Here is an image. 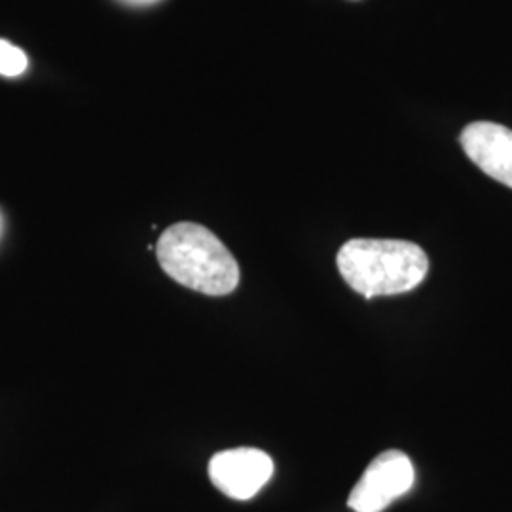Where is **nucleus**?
I'll use <instances>...</instances> for the list:
<instances>
[{
  "label": "nucleus",
  "instance_id": "f257e3e1",
  "mask_svg": "<svg viewBox=\"0 0 512 512\" xmlns=\"http://www.w3.org/2000/svg\"><path fill=\"white\" fill-rule=\"evenodd\" d=\"M156 256L165 274L196 293L226 296L239 285L238 260L202 224L169 226L158 239Z\"/></svg>",
  "mask_w": 512,
  "mask_h": 512
},
{
  "label": "nucleus",
  "instance_id": "f03ea898",
  "mask_svg": "<svg viewBox=\"0 0 512 512\" xmlns=\"http://www.w3.org/2000/svg\"><path fill=\"white\" fill-rule=\"evenodd\" d=\"M336 262L344 281L366 300L414 291L429 272L425 251L403 239H349Z\"/></svg>",
  "mask_w": 512,
  "mask_h": 512
},
{
  "label": "nucleus",
  "instance_id": "7ed1b4c3",
  "mask_svg": "<svg viewBox=\"0 0 512 512\" xmlns=\"http://www.w3.org/2000/svg\"><path fill=\"white\" fill-rule=\"evenodd\" d=\"M416 482L412 459L401 450H387L374 459L349 494L348 505L355 512H382L399 497L408 494Z\"/></svg>",
  "mask_w": 512,
  "mask_h": 512
},
{
  "label": "nucleus",
  "instance_id": "20e7f679",
  "mask_svg": "<svg viewBox=\"0 0 512 512\" xmlns=\"http://www.w3.org/2000/svg\"><path fill=\"white\" fill-rule=\"evenodd\" d=\"M274 476V461L258 448H232L209 461L213 486L236 501L253 499Z\"/></svg>",
  "mask_w": 512,
  "mask_h": 512
},
{
  "label": "nucleus",
  "instance_id": "39448f33",
  "mask_svg": "<svg viewBox=\"0 0 512 512\" xmlns=\"http://www.w3.org/2000/svg\"><path fill=\"white\" fill-rule=\"evenodd\" d=\"M459 143L488 177L512 188V129L494 122H473L461 131Z\"/></svg>",
  "mask_w": 512,
  "mask_h": 512
},
{
  "label": "nucleus",
  "instance_id": "423d86ee",
  "mask_svg": "<svg viewBox=\"0 0 512 512\" xmlns=\"http://www.w3.org/2000/svg\"><path fill=\"white\" fill-rule=\"evenodd\" d=\"M29 59L18 46L0 38V74L2 76H19L25 73Z\"/></svg>",
  "mask_w": 512,
  "mask_h": 512
}]
</instances>
